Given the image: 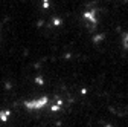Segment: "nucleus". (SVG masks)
Wrapping results in <instances>:
<instances>
[{"instance_id":"2","label":"nucleus","mask_w":128,"mask_h":127,"mask_svg":"<svg viewBox=\"0 0 128 127\" xmlns=\"http://www.w3.org/2000/svg\"><path fill=\"white\" fill-rule=\"evenodd\" d=\"M0 118H2V121H6V119L9 118V112L3 110V112H2V115H0Z\"/></svg>"},{"instance_id":"1","label":"nucleus","mask_w":128,"mask_h":127,"mask_svg":"<svg viewBox=\"0 0 128 127\" xmlns=\"http://www.w3.org/2000/svg\"><path fill=\"white\" fill-rule=\"evenodd\" d=\"M49 103V98L47 97H41V98H34V100H28L24 101V109L30 110V112H38V110L44 109Z\"/></svg>"}]
</instances>
